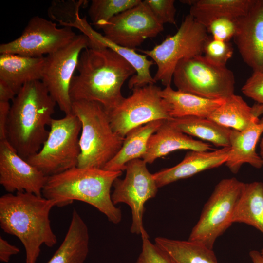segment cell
Wrapping results in <instances>:
<instances>
[{
    "mask_svg": "<svg viewBox=\"0 0 263 263\" xmlns=\"http://www.w3.org/2000/svg\"><path fill=\"white\" fill-rule=\"evenodd\" d=\"M70 86L72 101L87 100L101 104L107 111L124 99L121 88L136 74L123 57L104 47H88L81 52Z\"/></svg>",
    "mask_w": 263,
    "mask_h": 263,
    "instance_id": "1",
    "label": "cell"
},
{
    "mask_svg": "<svg viewBox=\"0 0 263 263\" xmlns=\"http://www.w3.org/2000/svg\"><path fill=\"white\" fill-rule=\"evenodd\" d=\"M54 206L53 200L25 192L0 198V227L22 243L26 263H36L42 245L52 247L57 243L49 218Z\"/></svg>",
    "mask_w": 263,
    "mask_h": 263,
    "instance_id": "2",
    "label": "cell"
},
{
    "mask_svg": "<svg viewBox=\"0 0 263 263\" xmlns=\"http://www.w3.org/2000/svg\"><path fill=\"white\" fill-rule=\"evenodd\" d=\"M56 102L41 80L24 85L12 100L7 140L26 159L38 152L45 141Z\"/></svg>",
    "mask_w": 263,
    "mask_h": 263,
    "instance_id": "3",
    "label": "cell"
},
{
    "mask_svg": "<svg viewBox=\"0 0 263 263\" xmlns=\"http://www.w3.org/2000/svg\"><path fill=\"white\" fill-rule=\"evenodd\" d=\"M122 171L95 168L75 167L48 177L42 196L53 200L56 206L63 207L74 200L88 203L117 224L122 219L121 211L113 204L111 188Z\"/></svg>",
    "mask_w": 263,
    "mask_h": 263,
    "instance_id": "4",
    "label": "cell"
},
{
    "mask_svg": "<svg viewBox=\"0 0 263 263\" xmlns=\"http://www.w3.org/2000/svg\"><path fill=\"white\" fill-rule=\"evenodd\" d=\"M72 110L81 124L77 167L103 169L119 151L124 138L113 131L107 111L100 103L73 101Z\"/></svg>",
    "mask_w": 263,
    "mask_h": 263,
    "instance_id": "5",
    "label": "cell"
},
{
    "mask_svg": "<svg viewBox=\"0 0 263 263\" xmlns=\"http://www.w3.org/2000/svg\"><path fill=\"white\" fill-rule=\"evenodd\" d=\"M50 127L40 150L26 159L48 177L77 167L81 151V124L75 115L53 119Z\"/></svg>",
    "mask_w": 263,
    "mask_h": 263,
    "instance_id": "6",
    "label": "cell"
},
{
    "mask_svg": "<svg viewBox=\"0 0 263 263\" xmlns=\"http://www.w3.org/2000/svg\"><path fill=\"white\" fill-rule=\"evenodd\" d=\"M209 37L206 27L188 14L173 35L167 36L151 50H139L156 64L154 79L166 87L171 86L178 63L185 58L202 55Z\"/></svg>",
    "mask_w": 263,
    "mask_h": 263,
    "instance_id": "7",
    "label": "cell"
},
{
    "mask_svg": "<svg viewBox=\"0 0 263 263\" xmlns=\"http://www.w3.org/2000/svg\"><path fill=\"white\" fill-rule=\"evenodd\" d=\"M172 80L178 90L206 98L225 99L234 94L233 72L211 63L203 55L181 60Z\"/></svg>",
    "mask_w": 263,
    "mask_h": 263,
    "instance_id": "8",
    "label": "cell"
},
{
    "mask_svg": "<svg viewBox=\"0 0 263 263\" xmlns=\"http://www.w3.org/2000/svg\"><path fill=\"white\" fill-rule=\"evenodd\" d=\"M244 183L231 177L223 179L216 185L188 240L213 249L216 239L233 224Z\"/></svg>",
    "mask_w": 263,
    "mask_h": 263,
    "instance_id": "9",
    "label": "cell"
},
{
    "mask_svg": "<svg viewBox=\"0 0 263 263\" xmlns=\"http://www.w3.org/2000/svg\"><path fill=\"white\" fill-rule=\"evenodd\" d=\"M114 109L107 111L113 131L125 138L131 130L156 120H171L169 104L162 97L160 87L149 84L132 89Z\"/></svg>",
    "mask_w": 263,
    "mask_h": 263,
    "instance_id": "10",
    "label": "cell"
},
{
    "mask_svg": "<svg viewBox=\"0 0 263 263\" xmlns=\"http://www.w3.org/2000/svg\"><path fill=\"white\" fill-rule=\"evenodd\" d=\"M90 46L87 36L77 35L70 43L45 56L41 81L65 115L72 113L70 90L80 55Z\"/></svg>",
    "mask_w": 263,
    "mask_h": 263,
    "instance_id": "11",
    "label": "cell"
},
{
    "mask_svg": "<svg viewBox=\"0 0 263 263\" xmlns=\"http://www.w3.org/2000/svg\"><path fill=\"white\" fill-rule=\"evenodd\" d=\"M146 165L141 158L128 162L125 178L115 180L111 194L114 205L124 203L130 207L132 214L131 232L141 236L147 233L143 222L145 203L155 197L158 189L153 174L149 172Z\"/></svg>",
    "mask_w": 263,
    "mask_h": 263,
    "instance_id": "12",
    "label": "cell"
},
{
    "mask_svg": "<svg viewBox=\"0 0 263 263\" xmlns=\"http://www.w3.org/2000/svg\"><path fill=\"white\" fill-rule=\"evenodd\" d=\"M72 28H58L56 23L38 16L32 17L17 38L0 45V53L30 57L44 56L70 43L76 36Z\"/></svg>",
    "mask_w": 263,
    "mask_h": 263,
    "instance_id": "13",
    "label": "cell"
},
{
    "mask_svg": "<svg viewBox=\"0 0 263 263\" xmlns=\"http://www.w3.org/2000/svg\"><path fill=\"white\" fill-rule=\"evenodd\" d=\"M96 27L112 42L133 50L146 39L155 37L164 30L163 24L143 1Z\"/></svg>",
    "mask_w": 263,
    "mask_h": 263,
    "instance_id": "14",
    "label": "cell"
},
{
    "mask_svg": "<svg viewBox=\"0 0 263 263\" xmlns=\"http://www.w3.org/2000/svg\"><path fill=\"white\" fill-rule=\"evenodd\" d=\"M46 176L19 155L7 139L0 140V184L10 193L42 196Z\"/></svg>",
    "mask_w": 263,
    "mask_h": 263,
    "instance_id": "15",
    "label": "cell"
},
{
    "mask_svg": "<svg viewBox=\"0 0 263 263\" xmlns=\"http://www.w3.org/2000/svg\"><path fill=\"white\" fill-rule=\"evenodd\" d=\"M236 22L233 38L241 57L253 72L263 71V0H254Z\"/></svg>",
    "mask_w": 263,
    "mask_h": 263,
    "instance_id": "16",
    "label": "cell"
},
{
    "mask_svg": "<svg viewBox=\"0 0 263 263\" xmlns=\"http://www.w3.org/2000/svg\"><path fill=\"white\" fill-rule=\"evenodd\" d=\"M69 27L77 28L87 36L90 40V47L108 48L123 57L134 68L136 74L129 81V89L132 90L156 83L150 71V67L155 63L152 60L148 59L146 55L140 54L135 50L121 46L112 42L93 29L85 17L81 18L79 15Z\"/></svg>",
    "mask_w": 263,
    "mask_h": 263,
    "instance_id": "17",
    "label": "cell"
},
{
    "mask_svg": "<svg viewBox=\"0 0 263 263\" xmlns=\"http://www.w3.org/2000/svg\"><path fill=\"white\" fill-rule=\"evenodd\" d=\"M229 151L230 147L210 151L190 150L179 164L153 174V178L158 188L164 187L225 164Z\"/></svg>",
    "mask_w": 263,
    "mask_h": 263,
    "instance_id": "18",
    "label": "cell"
},
{
    "mask_svg": "<svg viewBox=\"0 0 263 263\" xmlns=\"http://www.w3.org/2000/svg\"><path fill=\"white\" fill-rule=\"evenodd\" d=\"M179 150L208 151L212 148L209 143L193 139L183 132L170 120H165L150 136L142 159L147 164H151L157 158Z\"/></svg>",
    "mask_w": 263,
    "mask_h": 263,
    "instance_id": "19",
    "label": "cell"
},
{
    "mask_svg": "<svg viewBox=\"0 0 263 263\" xmlns=\"http://www.w3.org/2000/svg\"><path fill=\"white\" fill-rule=\"evenodd\" d=\"M263 133V117L242 131L231 129L230 151L225 164L232 173H237L245 163L257 169L263 166L262 160L256 151V145Z\"/></svg>",
    "mask_w": 263,
    "mask_h": 263,
    "instance_id": "20",
    "label": "cell"
},
{
    "mask_svg": "<svg viewBox=\"0 0 263 263\" xmlns=\"http://www.w3.org/2000/svg\"><path fill=\"white\" fill-rule=\"evenodd\" d=\"M45 59V56L0 54V79L8 83L18 93L25 84L41 80Z\"/></svg>",
    "mask_w": 263,
    "mask_h": 263,
    "instance_id": "21",
    "label": "cell"
},
{
    "mask_svg": "<svg viewBox=\"0 0 263 263\" xmlns=\"http://www.w3.org/2000/svg\"><path fill=\"white\" fill-rule=\"evenodd\" d=\"M263 114V105L249 106L240 95L233 94L225 99L207 118L231 129L242 131L259 121Z\"/></svg>",
    "mask_w": 263,
    "mask_h": 263,
    "instance_id": "22",
    "label": "cell"
},
{
    "mask_svg": "<svg viewBox=\"0 0 263 263\" xmlns=\"http://www.w3.org/2000/svg\"><path fill=\"white\" fill-rule=\"evenodd\" d=\"M89 250L87 225L74 209L70 226L63 242L46 263H84Z\"/></svg>",
    "mask_w": 263,
    "mask_h": 263,
    "instance_id": "23",
    "label": "cell"
},
{
    "mask_svg": "<svg viewBox=\"0 0 263 263\" xmlns=\"http://www.w3.org/2000/svg\"><path fill=\"white\" fill-rule=\"evenodd\" d=\"M161 95L169 104L172 118L187 116L208 118L225 101L224 99H210L173 90L171 86L165 87Z\"/></svg>",
    "mask_w": 263,
    "mask_h": 263,
    "instance_id": "24",
    "label": "cell"
},
{
    "mask_svg": "<svg viewBox=\"0 0 263 263\" xmlns=\"http://www.w3.org/2000/svg\"><path fill=\"white\" fill-rule=\"evenodd\" d=\"M190 14L206 28L213 20L223 17L236 19L248 11L254 0H185Z\"/></svg>",
    "mask_w": 263,
    "mask_h": 263,
    "instance_id": "25",
    "label": "cell"
},
{
    "mask_svg": "<svg viewBox=\"0 0 263 263\" xmlns=\"http://www.w3.org/2000/svg\"><path fill=\"white\" fill-rule=\"evenodd\" d=\"M165 120H156L131 130L126 135L117 153L102 169L112 171L125 170L127 164L134 159L142 158L146 153L150 136Z\"/></svg>",
    "mask_w": 263,
    "mask_h": 263,
    "instance_id": "26",
    "label": "cell"
},
{
    "mask_svg": "<svg viewBox=\"0 0 263 263\" xmlns=\"http://www.w3.org/2000/svg\"><path fill=\"white\" fill-rule=\"evenodd\" d=\"M233 223L251 225L263 234V183H244L235 209Z\"/></svg>",
    "mask_w": 263,
    "mask_h": 263,
    "instance_id": "27",
    "label": "cell"
},
{
    "mask_svg": "<svg viewBox=\"0 0 263 263\" xmlns=\"http://www.w3.org/2000/svg\"><path fill=\"white\" fill-rule=\"evenodd\" d=\"M155 244L171 263H218L213 249L196 242L157 237Z\"/></svg>",
    "mask_w": 263,
    "mask_h": 263,
    "instance_id": "28",
    "label": "cell"
},
{
    "mask_svg": "<svg viewBox=\"0 0 263 263\" xmlns=\"http://www.w3.org/2000/svg\"><path fill=\"white\" fill-rule=\"evenodd\" d=\"M181 132L209 142L216 146L230 147L231 129L207 118L187 116L170 120Z\"/></svg>",
    "mask_w": 263,
    "mask_h": 263,
    "instance_id": "29",
    "label": "cell"
},
{
    "mask_svg": "<svg viewBox=\"0 0 263 263\" xmlns=\"http://www.w3.org/2000/svg\"><path fill=\"white\" fill-rule=\"evenodd\" d=\"M141 0H93L88 15L95 26L110 20L116 15L132 8L141 2Z\"/></svg>",
    "mask_w": 263,
    "mask_h": 263,
    "instance_id": "30",
    "label": "cell"
},
{
    "mask_svg": "<svg viewBox=\"0 0 263 263\" xmlns=\"http://www.w3.org/2000/svg\"><path fill=\"white\" fill-rule=\"evenodd\" d=\"M233 50L229 41L216 40L209 37L204 47L203 56L211 63L224 66L232 56Z\"/></svg>",
    "mask_w": 263,
    "mask_h": 263,
    "instance_id": "31",
    "label": "cell"
},
{
    "mask_svg": "<svg viewBox=\"0 0 263 263\" xmlns=\"http://www.w3.org/2000/svg\"><path fill=\"white\" fill-rule=\"evenodd\" d=\"M174 0H144L156 19L162 24L176 25V9Z\"/></svg>",
    "mask_w": 263,
    "mask_h": 263,
    "instance_id": "32",
    "label": "cell"
},
{
    "mask_svg": "<svg viewBox=\"0 0 263 263\" xmlns=\"http://www.w3.org/2000/svg\"><path fill=\"white\" fill-rule=\"evenodd\" d=\"M206 28L212 38L229 41L236 33V19L226 17L219 18L211 22Z\"/></svg>",
    "mask_w": 263,
    "mask_h": 263,
    "instance_id": "33",
    "label": "cell"
},
{
    "mask_svg": "<svg viewBox=\"0 0 263 263\" xmlns=\"http://www.w3.org/2000/svg\"><path fill=\"white\" fill-rule=\"evenodd\" d=\"M141 237V251L135 263H171L167 255L150 241L147 233Z\"/></svg>",
    "mask_w": 263,
    "mask_h": 263,
    "instance_id": "34",
    "label": "cell"
},
{
    "mask_svg": "<svg viewBox=\"0 0 263 263\" xmlns=\"http://www.w3.org/2000/svg\"><path fill=\"white\" fill-rule=\"evenodd\" d=\"M241 90L245 96L263 105V71L253 72Z\"/></svg>",
    "mask_w": 263,
    "mask_h": 263,
    "instance_id": "35",
    "label": "cell"
},
{
    "mask_svg": "<svg viewBox=\"0 0 263 263\" xmlns=\"http://www.w3.org/2000/svg\"><path fill=\"white\" fill-rule=\"evenodd\" d=\"M10 108L9 102H0V140L7 139Z\"/></svg>",
    "mask_w": 263,
    "mask_h": 263,
    "instance_id": "36",
    "label": "cell"
},
{
    "mask_svg": "<svg viewBox=\"0 0 263 263\" xmlns=\"http://www.w3.org/2000/svg\"><path fill=\"white\" fill-rule=\"evenodd\" d=\"M20 252L19 249L10 244L2 237H0V261L8 263L11 256L16 255Z\"/></svg>",
    "mask_w": 263,
    "mask_h": 263,
    "instance_id": "37",
    "label": "cell"
},
{
    "mask_svg": "<svg viewBox=\"0 0 263 263\" xmlns=\"http://www.w3.org/2000/svg\"><path fill=\"white\" fill-rule=\"evenodd\" d=\"M17 94V92L8 83L0 79V102L13 100Z\"/></svg>",
    "mask_w": 263,
    "mask_h": 263,
    "instance_id": "38",
    "label": "cell"
},
{
    "mask_svg": "<svg viewBox=\"0 0 263 263\" xmlns=\"http://www.w3.org/2000/svg\"><path fill=\"white\" fill-rule=\"evenodd\" d=\"M249 254L253 263H263V256L260 252L253 250Z\"/></svg>",
    "mask_w": 263,
    "mask_h": 263,
    "instance_id": "39",
    "label": "cell"
},
{
    "mask_svg": "<svg viewBox=\"0 0 263 263\" xmlns=\"http://www.w3.org/2000/svg\"><path fill=\"white\" fill-rule=\"evenodd\" d=\"M260 156L263 163V137L262 138L260 143Z\"/></svg>",
    "mask_w": 263,
    "mask_h": 263,
    "instance_id": "40",
    "label": "cell"
},
{
    "mask_svg": "<svg viewBox=\"0 0 263 263\" xmlns=\"http://www.w3.org/2000/svg\"><path fill=\"white\" fill-rule=\"evenodd\" d=\"M260 253L263 256V248L261 249Z\"/></svg>",
    "mask_w": 263,
    "mask_h": 263,
    "instance_id": "41",
    "label": "cell"
}]
</instances>
